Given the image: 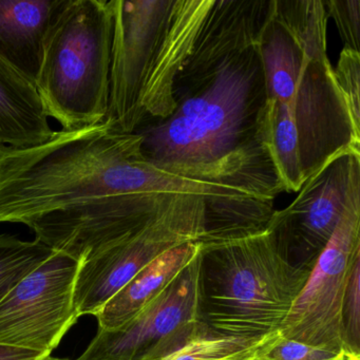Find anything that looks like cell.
I'll list each match as a JSON object with an SVG mask.
<instances>
[{
  "instance_id": "cell-1",
  "label": "cell",
  "mask_w": 360,
  "mask_h": 360,
  "mask_svg": "<svg viewBox=\"0 0 360 360\" xmlns=\"http://www.w3.org/2000/svg\"><path fill=\"white\" fill-rule=\"evenodd\" d=\"M141 144L105 120L41 144L0 146V224L26 225L83 262L127 241L176 195L157 193V167Z\"/></svg>"
},
{
  "instance_id": "cell-2",
  "label": "cell",
  "mask_w": 360,
  "mask_h": 360,
  "mask_svg": "<svg viewBox=\"0 0 360 360\" xmlns=\"http://www.w3.org/2000/svg\"><path fill=\"white\" fill-rule=\"evenodd\" d=\"M265 100L257 45L227 58L176 101L170 117L145 122L134 134L145 159L161 169L275 200L283 189L259 131Z\"/></svg>"
},
{
  "instance_id": "cell-3",
  "label": "cell",
  "mask_w": 360,
  "mask_h": 360,
  "mask_svg": "<svg viewBox=\"0 0 360 360\" xmlns=\"http://www.w3.org/2000/svg\"><path fill=\"white\" fill-rule=\"evenodd\" d=\"M328 20L322 0H277L258 45L266 98L294 117L304 181L334 155L360 151L326 52Z\"/></svg>"
},
{
  "instance_id": "cell-4",
  "label": "cell",
  "mask_w": 360,
  "mask_h": 360,
  "mask_svg": "<svg viewBox=\"0 0 360 360\" xmlns=\"http://www.w3.org/2000/svg\"><path fill=\"white\" fill-rule=\"evenodd\" d=\"M309 275L282 258L269 231L200 243L198 323L208 336H269L279 330Z\"/></svg>"
},
{
  "instance_id": "cell-5",
  "label": "cell",
  "mask_w": 360,
  "mask_h": 360,
  "mask_svg": "<svg viewBox=\"0 0 360 360\" xmlns=\"http://www.w3.org/2000/svg\"><path fill=\"white\" fill-rule=\"evenodd\" d=\"M112 41L111 0H67L54 18L37 89L63 130L107 119Z\"/></svg>"
},
{
  "instance_id": "cell-6",
  "label": "cell",
  "mask_w": 360,
  "mask_h": 360,
  "mask_svg": "<svg viewBox=\"0 0 360 360\" xmlns=\"http://www.w3.org/2000/svg\"><path fill=\"white\" fill-rule=\"evenodd\" d=\"M206 201L176 195L168 207L127 241L85 261L77 274L75 305L79 317H96L141 269L172 248L199 241L205 233Z\"/></svg>"
},
{
  "instance_id": "cell-7",
  "label": "cell",
  "mask_w": 360,
  "mask_h": 360,
  "mask_svg": "<svg viewBox=\"0 0 360 360\" xmlns=\"http://www.w3.org/2000/svg\"><path fill=\"white\" fill-rule=\"evenodd\" d=\"M360 252V174H356L334 235L320 255L279 333L285 338L343 352L340 307L352 261ZM345 354V353H343Z\"/></svg>"
},
{
  "instance_id": "cell-8",
  "label": "cell",
  "mask_w": 360,
  "mask_h": 360,
  "mask_svg": "<svg viewBox=\"0 0 360 360\" xmlns=\"http://www.w3.org/2000/svg\"><path fill=\"white\" fill-rule=\"evenodd\" d=\"M83 261L56 252L0 301V345L51 356L79 320L75 288Z\"/></svg>"
},
{
  "instance_id": "cell-9",
  "label": "cell",
  "mask_w": 360,
  "mask_h": 360,
  "mask_svg": "<svg viewBox=\"0 0 360 360\" xmlns=\"http://www.w3.org/2000/svg\"><path fill=\"white\" fill-rule=\"evenodd\" d=\"M358 174L360 151L338 153L304 181L288 207L273 212L267 231L288 264L311 271L342 218Z\"/></svg>"
},
{
  "instance_id": "cell-10",
  "label": "cell",
  "mask_w": 360,
  "mask_h": 360,
  "mask_svg": "<svg viewBox=\"0 0 360 360\" xmlns=\"http://www.w3.org/2000/svg\"><path fill=\"white\" fill-rule=\"evenodd\" d=\"M197 278L198 256L131 321L115 330L98 328L75 360H164L191 341L208 336L195 317Z\"/></svg>"
},
{
  "instance_id": "cell-11",
  "label": "cell",
  "mask_w": 360,
  "mask_h": 360,
  "mask_svg": "<svg viewBox=\"0 0 360 360\" xmlns=\"http://www.w3.org/2000/svg\"><path fill=\"white\" fill-rule=\"evenodd\" d=\"M174 0H111L110 92L107 119L132 134L144 121L142 94L169 22Z\"/></svg>"
},
{
  "instance_id": "cell-12",
  "label": "cell",
  "mask_w": 360,
  "mask_h": 360,
  "mask_svg": "<svg viewBox=\"0 0 360 360\" xmlns=\"http://www.w3.org/2000/svg\"><path fill=\"white\" fill-rule=\"evenodd\" d=\"M273 0H214L197 43L174 84V100L210 79L229 56L259 45Z\"/></svg>"
},
{
  "instance_id": "cell-13",
  "label": "cell",
  "mask_w": 360,
  "mask_h": 360,
  "mask_svg": "<svg viewBox=\"0 0 360 360\" xmlns=\"http://www.w3.org/2000/svg\"><path fill=\"white\" fill-rule=\"evenodd\" d=\"M214 5V0H174L167 29L143 90V123L165 120L176 110L174 81L191 56Z\"/></svg>"
},
{
  "instance_id": "cell-14",
  "label": "cell",
  "mask_w": 360,
  "mask_h": 360,
  "mask_svg": "<svg viewBox=\"0 0 360 360\" xmlns=\"http://www.w3.org/2000/svg\"><path fill=\"white\" fill-rule=\"evenodd\" d=\"M67 0H0V58L37 87L50 27Z\"/></svg>"
},
{
  "instance_id": "cell-15",
  "label": "cell",
  "mask_w": 360,
  "mask_h": 360,
  "mask_svg": "<svg viewBox=\"0 0 360 360\" xmlns=\"http://www.w3.org/2000/svg\"><path fill=\"white\" fill-rule=\"evenodd\" d=\"M200 242H186L158 257L141 269L96 316L98 328L115 330L142 313L198 256Z\"/></svg>"
},
{
  "instance_id": "cell-16",
  "label": "cell",
  "mask_w": 360,
  "mask_h": 360,
  "mask_svg": "<svg viewBox=\"0 0 360 360\" xmlns=\"http://www.w3.org/2000/svg\"><path fill=\"white\" fill-rule=\"evenodd\" d=\"M53 134L37 87L0 58V146H33Z\"/></svg>"
},
{
  "instance_id": "cell-17",
  "label": "cell",
  "mask_w": 360,
  "mask_h": 360,
  "mask_svg": "<svg viewBox=\"0 0 360 360\" xmlns=\"http://www.w3.org/2000/svg\"><path fill=\"white\" fill-rule=\"evenodd\" d=\"M54 252L37 240L22 241L15 236L0 235V301Z\"/></svg>"
},
{
  "instance_id": "cell-18",
  "label": "cell",
  "mask_w": 360,
  "mask_h": 360,
  "mask_svg": "<svg viewBox=\"0 0 360 360\" xmlns=\"http://www.w3.org/2000/svg\"><path fill=\"white\" fill-rule=\"evenodd\" d=\"M267 337H200L164 360H252Z\"/></svg>"
},
{
  "instance_id": "cell-19",
  "label": "cell",
  "mask_w": 360,
  "mask_h": 360,
  "mask_svg": "<svg viewBox=\"0 0 360 360\" xmlns=\"http://www.w3.org/2000/svg\"><path fill=\"white\" fill-rule=\"evenodd\" d=\"M340 338L345 360H360V252L352 261L341 301Z\"/></svg>"
},
{
  "instance_id": "cell-20",
  "label": "cell",
  "mask_w": 360,
  "mask_h": 360,
  "mask_svg": "<svg viewBox=\"0 0 360 360\" xmlns=\"http://www.w3.org/2000/svg\"><path fill=\"white\" fill-rule=\"evenodd\" d=\"M252 360H345L343 352H333L285 338L279 330L269 335Z\"/></svg>"
},
{
  "instance_id": "cell-21",
  "label": "cell",
  "mask_w": 360,
  "mask_h": 360,
  "mask_svg": "<svg viewBox=\"0 0 360 360\" xmlns=\"http://www.w3.org/2000/svg\"><path fill=\"white\" fill-rule=\"evenodd\" d=\"M334 75L352 122L360 129V52L343 47Z\"/></svg>"
},
{
  "instance_id": "cell-22",
  "label": "cell",
  "mask_w": 360,
  "mask_h": 360,
  "mask_svg": "<svg viewBox=\"0 0 360 360\" xmlns=\"http://www.w3.org/2000/svg\"><path fill=\"white\" fill-rule=\"evenodd\" d=\"M326 13L338 29L345 47L360 52L359 0H326Z\"/></svg>"
},
{
  "instance_id": "cell-23",
  "label": "cell",
  "mask_w": 360,
  "mask_h": 360,
  "mask_svg": "<svg viewBox=\"0 0 360 360\" xmlns=\"http://www.w3.org/2000/svg\"><path fill=\"white\" fill-rule=\"evenodd\" d=\"M46 357L49 356L29 349L0 345V360H41Z\"/></svg>"
},
{
  "instance_id": "cell-24",
  "label": "cell",
  "mask_w": 360,
  "mask_h": 360,
  "mask_svg": "<svg viewBox=\"0 0 360 360\" xmlns=\"http://www.w3.org/2000/svg\"><path fill=\"white\" fill-rule=\"evenodd\" d=\"M41 360H69V359H60V358H53L51 357V356H49V357L43 358V359Z\"/></svg>"
}]
</instances>
